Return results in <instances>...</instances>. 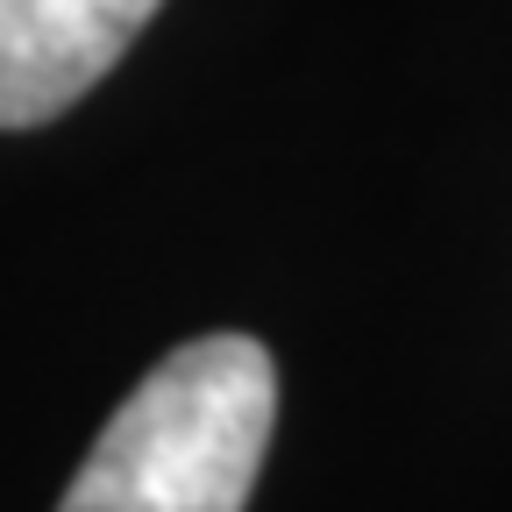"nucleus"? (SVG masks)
<instances>
[{"mask_svg":"<svg viewBox=\"0 0 512 512\" xmlns=\"http://www.w3.org/2000/svg\"><path fill=\"white\" fill-rule=\"evenodd\" d=\"M271 420V349L256 335H200L114 406L57 512H242Z\"/></svg>","mask_w":512,"mask_h":512,"instance_id":"f257e3e1","label":"nucleus"},{"mask_svg":"<svg viewBox=\"0 0 512 512\" xmlns=\"http://www.w3.org/2000/svg\"><path fill=\"white\" fill-rule=\"evenodd\" d=\"M164 0H0V128L79 107Z\"/></svg>","mask_w":512,"mask_h":512,"instance_id":"f03ea898","label":"nucleus"}]
</instances>
